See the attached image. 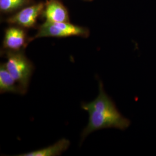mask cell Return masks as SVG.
I'll return each mask as SVG.
<instances>
[{
	"instance_id": "obj_6",
	"label": "cell",
	"mask_w": 156,
	"mask_h": 156,
	"mask_svg": "<svg viewBox=\"0 0 156 156\" xmlns=\"http://www.w3.org/2000/svg\"><path fill=\"white\" fill-rule=\"evenodd\" d=\"M46 21L50 22H69L66 8L57 0L48 2L44 10Z\"/></svg>"
},
{
	"instance_id": "obj_7",
	"label": "cell",
	"mask_w": 156,
	"mask_h": 156,
	"mask_svg": "<svg viewBox=\"0 0 156 156\" xmlns=\"http://www.w3.org/2000/svg\"><path fill=\"white\" fill-rule=\"evenodd\" d=\"M0 93H11L25 94L15 79L6 69L5 63L1 64L0 67Z\"/></svg>"
},
{
	"instance_id": "obj_1",
	"label": "cell",
	"mask_w": 156,
	"mask_h": 156,
	"mask_svg": "<svg viewBox=\"0 0 156 156\" xmlns=\"http://www.w3.org/2000/svg\"><path fill=\"white\" fill-rule=\"evenodd\" d=\"M82 108L89 115V123L81 134L82 141L91 133L104 129L115 128L124 130L131 122L119 112L111 98L107 95L101 81L99 82V94L94 100L83 103Z\"/></svg>"
},
{
	"instance_id": "obj_3",
	"label": "cell",
	"mask_w": 156,
	"mask_h": 156,
	"mask_svg": "<svg viewBox=\"0 0 156 156\" xmlns=\"http://www.w3.org/2000/svg\"><path fill=\"white\" fill-rule=\"evenodd\" d=\"M89 34V30L87 28L74 25L69 22L45 21L40 26L37 33L31 40L43 37L66 38L73 36L87 38Z\"/></svg>"
},
{
	"instance_id": "obj_4",
	"label": "cell",
	"mask_w": 156,
	"mask_h": 156,
	"mask_svg": "<svg viewBox=\"0 0 156 156\" xmlns=\"http://www.w3.org/2000/svg\"><path fill=\"white\" fill-rule=\"evenodd\" d=\"M45 4L39 3L26 7L11 17L8 22L24 28H31L35 26L39 15L44 11Z\"/></svg>"
},
{
	"instance_id": "obj_5",
	"label": "cell",
	"mask_w": 156,
	"mask_h": 156,
	"mask_svg": "<svg viewBox=\"0 0 156 156\" xmlns=\"http://www.w3.org/2000/svg\"><path fill=\"white\" fill-rule=\"evenodd\" d=\"M30 41H28L26 31L21 28L11 27L5 32L3 47L8 51H21Z\"/></svg>"
},
{
	"instance_id": "obj_9",
	"label": "cell",
	"mask_w": 156,
	"mask_h": 156,
	"mask_svg": "<svg viewBox=\"0 0 156 156\" xmlns=\"http://www.w3.org/2000/svg\"><path fill=\"white\" fill-rule=\"evenodd\" d=\"M28 0H0V9L4 12L13 11L27 4Z\"/></svg>"
},
{
	"instance_id": "obj_2",
	"label": "cell",
	"mask_w": 156,
	"mask_h": 156,
	"mask_svg": "<svg viewBox=\"0 0 156 156\" xmlns=\"http://www.w3.org/2000/svg\"><path fill=\"white\" fill-rule=\"evenodd\" d=\"M5 57L6 58L5 63L6 69L26 94L35 69L33 64L22 50L16 51L6 50Z\"/></svg>"
},
{
	"instance_id": "obj_10",
	"label": "cell",
	"mask_w": 156,
	"mask_h": 156,
	"mask_svg": "<svg viewBox=\"0 0 156 156\" xmlns=\"http://www.w3.org/2000/svg\"><path fill=\"white\" fill-rule=\"evenodd\" d=\"M89 1H91V0H89Z\"/></svg>"
},
{
	"instance_id": "obj_8",
	"label": "cell",
	"mask_w": 156,
	"mask_h": 156,
	"mask_svg": "<svg viewBox=\"0 0 156 156\" xmlns=\"http://www.w3.org/2000/svg\"><path fill=\"white\" fill-rule=\"evenodd\" d=\"M69 140L63 138L44 149L37 151H31L28 153L17 155L18 156H56L61 155L64 151H67L70 146Z\"/></svg>"
}]
</instances>
